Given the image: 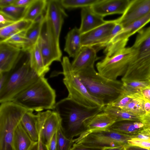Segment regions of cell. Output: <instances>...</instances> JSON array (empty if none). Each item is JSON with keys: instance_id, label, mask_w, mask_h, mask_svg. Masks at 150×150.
<instances>
[{"instance_id": "cell-46", "label": "cell", "mask_w": 150, "mask_h": 150, "mask_svg": "<svg viewBox=\"0 0 150 150\" xmlns=\"http://www.w3.org/2000/svg\"><path fill=\"white\" fill-rule=\"evenodd\" d=\"M140 118L146 127L150 128V115H145L140 117Z\"/></svg>"}, {"instance_id": "cell-35", "label": "cell", "mask_w": 150, "mask_h": 150, "mask_svg": "<svg viewBox=\"0 0 150 150\" xmlns=\"http://www.w3.org/2000/svg\"><path fill=\"white\" fill-rule=\"evenodd\" d=\"M57 150H70L73 145V138H68L65 135L62 127L57 132Z\"/></svg>"}, {"instance_id": "cell-48", "label": "cell", "mask_w": 150, "mask_h": 150, "mask_svg": "<svg viewBox=\"0 0 150 150\" xmlns=\"http://www.w3.org/2000/svg\"><path fill=\"white\" fill-rule=\"evenodd\" d=\"M125 150H149L138 146H132L128 144L125 146Z\"/></svg>"}, {"instance_id": "cell-7", "label": "cell", "mask_w": 150, "mask_h": 150, "mask_svg": "<svg viewBox=\"0 0 150 150\" xmlns=\"http://www.w3.org/2000/svg\"><path fill=\"white\" fill-rule=\"evenodd\" d=\"M28 110L12 101L0 103V150H14V130Z\"/></svg>"}, {"instance_id": "cell-13", "label": "cell", "mask_w": 150, "mask_h": 150, "mask_svg": "<svg viewBox=\"0 0 150 150\" xmlns=\"http://www.w3.org/2000/svg\"><path fill=\"white\" fill-rule=\"evenodd\" d=\"M22 52L21 48L0 42V72L10 71L15 67Z\"/></svg>"}, {"instance_id": "cell-9", "label": "cell", "mask_w": 150, "mask_h": 150, "mask_svg": "<svg viewBox=\"0 0 150 150\" xmlns=\"http://www.w3.org/2000/svg\"><path fill=\"white\" fill-rule=\"evenodd\" d=\"M134 52L132 46L125 47L110 57L105 56L96 64L98 72L107 78L116 80L126 72Z\"/></svg>"}, {"instance_id": "cell-22", "label": "cell", "mask_w": 150, "mask_h": 150, "mask_svg": "<svg viewBox=\"0 0 150 150\" xmlns=\"http://www.w3.org/2000/svg\"><path fill=\"white\" fill-rule=\"evenodd\" d=\"M81 34L79 29L75 27L68 32L65 37L64 50L69 57L74 58L82 47Z\"/></svg>"}, {"instance_id": "cell-45", "label": "cell", "mask_w": 150, "mask_h": 150, "mask_svg": "<svg viewBox=\"0 0 150 150\" xmlns=\"http://www.w3.org/2000/svg\"><path fill=\"white\" fill-rule=\"evenodd\" d=\"M42 126L38 127L39 131V139L38 141V150H48L47 146L43 144L42 141L41 137V130Z\"/></svg>"}, {"instance_id": "cell-3", "label": "cell", "mask_w": 150, "mask_h": 150, "mask_svg": "<svg viewBox=\"0 0 150 150\" xmlns=\"http://www.w3.org/2000/svg\"><path fill=\"white\" fill-rule=\"evenodd\" d=\"M56 98L55 90L45 76H41L11 101L28 110L39 112L45 110H54Z\"/></svg>"}, {"instance_id": "cell-51", "label": "cell", "mask_w": 150, "mask_h": 150, "mask_svg": "<svg viewBox=\"0 0 150 150\" xmlns=\"http://www.w3.org/2000/svg\"><path fill=\"white\" fill-rule=\"evenodd\" d=\"M29 150H38V142H35Z\"/></svg>"}, {"instance_id": "cell-24", "label": "cell", "mask_w": 150, "mask_h": 150, "mask_svg": "<svg viewBox=\"0 0 150 150\" xmlns=\"http://www.w3.org/2000/svg\"><path fill=\"white\" fill-rule=\"evenodd\" d=\"M33 112V110H28L22 117L20 123L32 140L36 142H38L39 139L38 116Z\"/></svg>"}, {"instance_id": "cell-4", "label": "cell", "mask_w": 150, "mask_h": 150, "mask_svg": "<svg viewBox=\"0 0 150 150\" xmlns=\"http://www.w3.org/2000/svg\"><path fill=\"white\" fill-rule=\"evenodd\" d=\"M105 107L88 108L67 97L56 103L54 110L62 119V127H66L73 138V134L74 137L82 127L84 128L85 122L103 111Z\"/></svg>"}, {"instance_id": "cell-21", "label": "cell", "mask_w": 150, "mask_h": 150, "mask_svg": "<svg viewBox=\"0 0 150 150\" xmlns=\"http://www.w3.org/2000/svg\"><path fill=\"white\" fill-rule=\"evenodd\" d=\"M27 52L29 54V57L31 68L39 77L45 76L50 69L47 68L45 65L38 41Z\"/></svg>"}, {"instance_id": "cell-19", "label": "cell", "mask_w": 150, "mask_h": 150, "mask_svg": "<svg viewBox=\"0 0 150 150\" xmlns=\"http://www.w3.org/2000/svg\"><path fill=\"white\" fill-rule=\"evenodd\" d=\"M116 121L115 117L103 111L87 120L84 127L88 131L103 130L108 129Z\"/></svg>"}, {"instance_id": "cell-39", "label": "cell", "mask_w": 150, "mask_h": 150, "mask_svg": "<svg viewBox=\"0 0 150 150\" xmlns=\"http://www.w3.org/2000/svg\"><path fill=\"white\" fill-rule=\"evenodd\" d=\"M133 138L144 140H150V128L147 127H145L137 134L133 135Z\"/></svg>"}, {"instance_id": "cell-41", "label": "cell", "mask_w": 150, "mask_h": 150, "mask_svg": "<svg viewBox=\"0 0 150 150\" xmlns=\"http://www.w3.org/2000/svg\"><path fill=\"white\" fill-rule=\"evenodd\" d=\"M33 0H15L12 5L22 8L27 7Z\"/></svg>"}, {"instance_id": "cell-2", "label": "cell", "mask_w": 150, "mask_h": 150, "mask_svg": "<svg viewBox=\"0 0 150 150\" xmlns=\"http://www.w3.org/2000/svg\"><path fill=\"white\" fill-rule=\"evenodd\" d=\"M138 33L132 46L134 50L133 55L121 78L124 81L150 79V26Z\"/></svg>"}, {"instance_id": "cell-14", "label": "cell", "mask_w": 150, "mask_h": 150, "mask_svg": "<svg viewBox=\"0 0 150 150\" xmlns=\"http://www.w3.org/2000/svg\"><path fill=\"white\" fill-rule=\"evenodd\" d=\"M59 0H47L45 16L50 23L57 37L59 36L64 19L67 16Z\"/></svg>"}, {"instance_id": "cell-31", "label": "cell", "mask_w": 150, "mask_h": 150, "mask_svg": "<svg viewBox=\"0 0 150 150\" xmlns=\"http://www.w3.org/2000/svg\"><path fill=\"white\" fill-rule=\"evenodd\" d=\"M124 93L131 96L139 93L141 90L150 85V79L122 82Z\"/></svg>"}, {"instance_id": "cell-30", "label": "cell", "mask_w": 150, "mask_h": 150, "mask_svg": "<svg viewBox=\"0 0 150 150\" xmlns=\"http://www.w3.org/2000/svg\"><path fill=\"white\" fill-rule=\"evenodd\" d=\"M103 111L117 118L116 121L124 120L140 121L139 117L132 114L121 108L110 105L105 106Z\"/></svg>"}, {"instance_id": "cell-37", "label": "cell", "mask_w": 150, "mask_h": 150, "mask_svg": "<svg viewBox=\"0 0 150 150\" xmlns=\"http://www.w3.org/2000/svg\"><path fill=\"white\" fill-rule=\"evenodd\" d=\"M128 144L148 149H150V140L133 138L128 141Z\"/></svg>"}, {"instance_id": "cell-26", "label": "cell", "mask_w": 150, "mask_h": 150, "mask_svg": "<svg viewBox=\"0 0 150 150\" xmlns=\"http://www.w3.org/2000/svg\"><path fill=\"white\" fill-rule=\"evenodd\" d=\"M34 142L20 122L14 131L13 139L14 150H29Z\"/></svg>"}, {"instance_id": "cell-28", "label": "cell", "mask_w": 150, "mask_h": 150, "mask_svg": "<svg viewBox=\"0 0 150 150\" xmlns=\"http://www.w3.org/2000/svg\"><path fill=\"white\" fill-rule=\"evenodd\" d=\"M32 22L23 19L16 21L6 27L0 28V41L4 40L14 34L25 31Z\"/></svg>"}, {"instance_id": "cell-32", "label": "cell", "mask_w": 150, "mask_h": 150, "mask_svg": "<svg viewBox=\"0 0 150 150\" xmlns=\"http://www.w3.org/2000/svg\"><path fill=\"white\" fill-rule=\"evenodd\" d=\"M26 8L20 7L12 5L0 8V12L16 21L23 19Z\"/></svg>"}, {"instance_id": "cell-20", "label": "cell", "mask_w": 150, "mask_h": 150, "mask_svg": "<svg viewBox=\"0 0 150 150\" xmlns=\"http://www.w3.org/2000/svg\"><path fill=\"white\" fill-rule=\"evenodd\" d=\"M81 22L79 30L81 34L88 32L105 23L103 17L94 12L88 7L81 8Z\"/></svg>"}, {"instance_id": "cell-36", "label": "cell", "mask_w": 150, "mask_h": 150, "mask_svg": "<svg viewBox=\"0 0 150 150\" xmlns=\"http://www.w3.org/2000/svg\"><path fill=\"white\" fill-rule=\"evenodd\" d=\"M133 98L132 96L127 95L123 93L110 105L121 108L129 103Z\"/></svg>"}, {"instance_id": "cell-25", "label": "cell", "mask_w": 150, "mask_h": 150, "mask_svg": "<svg viewBox=\"0 0 150 150\" xmlns=\"http://www.w3.org/2000/svg\"><path fill=\"white\" fill-rule=\"evenodd\" d=\"M47 0H33L26 8L23 19L34 22L43 17Z\"/></svg>"}, {"instance_id": "cell-17", "label": "cell", "mask_w": 150, "mask_h": 150, "mask_svg": "<svg viewBox=\"0 0 150 150\" xmlns=\"http://www.w3.org/2000/svg\"><path fill=\"white\" fill-rule=\"evenodd\" d=\"M97 51L93 47L82 46L71 63L72 70L76 74L85 69L94 66L98 59Z\"/></svg>"}, {"instance_id": "cell-12", "label": "cell", "mask_w": 150, "mask_h": 150, "mask_svg": "<svg viewBox=\"0 0 150 150\" xmlns=\"http://www.w3.org/2000/svg\"><path fill=\"white\" fill-rule=\"evenodd\" d=\"M150 12V0H132L116 22L124 28Z\"/></svg>"}, {"instance_id": "cell-42", "label": "cell", "mask_w": 150, "mask_h": 150, "mask_svg": "<svg viewBox=\"0 0 150 150\" xmlns=\"http://www.w3.org/2000/svg\"><path fill=\"white\" fill-rule=\"evenodd\" d=\"M57 132L53 135L47 145L48 150H57Z\"/></svg>"}, {"instance_id": "cell-16", "label": "cell", "mask_w": 150, "mask_h": 150, "mask_svg": "<svg viewBox=\"0 0 150 150\" xmlns=\"http://www.w3.org/2000/svg\"><path fill=\"white\" fill-rule=\"evenodd\" d=\"M150 22V12L123 28L112 39L107 45L114 46L128 41L130 36L138 33Z\"/></svg>"}, {"instance_id": "cell-44", "label": "cell", "mask_w": 150, "mask_h": 150, "mask_svg": "<svg viewBox=\"0 0 150 150\" xmlns=\"http://www.w3.org/2000/svg\"><path fill=\"white\" fill-rule=\"evenodd\" d=\"M101 149L91 148L81 145L73 144L70 150H102Z\"/></svg>"}, {"instance_id": "cell-23", "label": "cell", "mask_w": 150, "mask_h": 150, "mask_svg": "<svg viewBox=\"0 0 150 150\" xmlns=\"http://www.w3.org/2000/svg\"><path fill=\"white\" fill-rule=\"evenodd\" d=\"M146 127L140 121L124 120L116 122L108 129L122 134L134 135Z\"/></svg>"}, {"instance_id": "cell-34", "label": "cell", "mask_w": 150, "mask_h": 150, "mask_svg": "<svg viewBox=\"0 0 150 150\" xmlns=\"http://www.w3.org/2000/svg\"><path fill=\"white\" fill-rule=\"evenodd\" d=\"M25 31H21L13 34L8 38L0 41V42L8 43L21 48L22 51L27 43V40L25 35Z\"/></svg>"}, {"instance_id": "cell-6", "label": "cell", "mask_w": 150, "mask_h": 150, "mask_svg": "<svg viewBox=\"0 0 150 150\" xmlns=\"http://www.w3.org/2000/svg\"><path fill=\"white\" fill-rule=\"evenodd\" d=\"M40 77L31 68L29 57L19 67L9 71L7 80L0 90V103L11 101Z\"/></svg>"}, {"instance_id": "cell-11", "label": "cell", "mask_w": 150, "mask_h": 150, "mask_svg": "<svg viewBox=\"0 0 150 150\" xmlns=\"http://www.w3.org/2000/svg\"><path fill=\"white\" fill-rule=\"evenodd\" d=\"M115 19L107 21L103 24L81 34L82 47H93L96 51L105 48L112 39L123 28Z\"/></svg>"}, {"instance_id": "cell-43", "label": "cell", "mask_w": 150, "mask_h": 150, "mask_svg": "<svg viewBox=\"0 0 150 150\" xmlns=\"http://www.w3.org/2000/svg\"><path fill=\"white\" fill-rule=\"evenodd\" d=\"M9 71L0 72V90L4 87L7 80Z\"/></svg>"}, {"instance_id": "cell-15", "label": "cell", "mask_w": 150, "mask_h": 150, "mask_svg": "<svg viewBox=\"0 0 150 150\" xmlns=\"http://www.w3.org/2000/svg\"><path fill=\"white\" fill-rule=\"evenodd\" d=\"M129 0H99L91 8L100 16L104 17L115 14H123L127 7Z\"/></svg>"}, {"instance_id": "cell-27", "label": "cell", "mask_w": 150, "mask_h": 150, "mask_svg": "<svg viewBox=\"0 0 150 150\" xmlns=\"http://www.w3.org/2000/svg\"><path fill=\"white\" fill-rule=\"evenodd\" d=\"M44 18L41 20L32 22L25 30V35L27 43L23 50V52H28L38 41L40 34Z\"/></svg>"}, {"instance_id": "cell-29", "label": "cell", "mask_w": 150, "mask_h": 150, "mask_svg": "<svg viewBox=\"0 0 150 150\" xmlns=\"http://www.w3.org/2000/svg\"><path fill=\"white\" fill-rule=\"evenodd\" d=\"M132 97L133 99L121 109L139 117L145 115L144 100L138 96Z\"/></svg>"}, {"instance_id": "cell-1", "label": "cell", "mask_w": 150, "mask_h": 150, "mask_svg": "<svg viewBox=\"0 0 150 150\" xmlns=\"http://www.w3.org/2000/svg\"><path fill=\"white\" fill-rule=\"evenodd\" d=\"M76 74L89 93L101 101L105 106L111 104L124 93L122 81L103 76L96 70L94 66Z\"/></svg>"}, {"instance_id": "cell-50", "label": "cell", "mask_w": 150, "mask_h": 150, "mask_svg": "<svg viewBox=\"0 0 150 150\" xmlns=\"http://www.w3.org/2000/svg\"><path fill=\"white\" fill-rule=\"evenodd\" d=\"M125 146L114 147H109L102 149V150H125Z\"/></svg>"}, {"instance_id": "cell-10", "label": "cell", "mask_w": 150, "mask_h": 150, "mask_svg": "<svg viewBox=\"0 0 150 150\" xmlns=\"http://www.w3.org/2000/svg\"><path fill=\"white\" fill-rule=\"evenodd\" d=\"M38 42L47 68L50 69V66L54 61L61 62L62 53L59 46V38L45 16Z\"/></svg>"}, {"instance_id": "cell-33", "label": "cell", "mask_w": 150, "mask_h": 150, "mask_svg": "<svg viewBox=\"0 0 150 150\" xmlns=\"http://www.w3.org/2000/svg\"><path fill=\"white\" fill-rule=\"evenodd\" d=\"M99 0H59L62 6L67 9L91 7Z\"/></svg>"}, {"instance_id": "cell-52", "label": "cell", "mask_w": 150, "mask_h": 150, "mask_svg": "<svg viewBox=\"0 0 150 150\" xmlns=\"http://www.w3.org/2000/svg\"><path fill=\"white\" fill-rule=\"evenodd\" d=\"M149 150H150V149H149Z\"/></svg>"}, {"instance_id": "cell-53", "label": "cell", "mask_w": 150, "mask_h": 150, "mask_svg": "<svg viewBox=\"0 0 150 150\" xmlns=\"http://www.w3.org/2000/svg\"></svg>"}, {"instance_id": "cell-38", "label": "cell", "mask_w": 150, "mask_h": 150, "mask_svg": "<svg viewBox=\"0 0 150 150\" xmlns=\"http://www.w3.org/2000/svg\"><path fill=\"white\" fill-rule=\"evenodd\" d=\"M16 21L0 12V28L7 26Z\"/></svg>"}, {"instance_id": "cell-49", "label": "cell", "mask_w": 150, "mask_h": 150, "mask_svg": "<svg viewBox=\"0 0 150 150\" xmlns=\"http://www.w3.org/2000/svg\"><path fill=\"white\" fill-rule=\"evenodd\" d=\"M144 100L145 115H147L150 113V102L146 100Z\"/></svg>"}, {"instance_id": "cell-47", "label": "cell", "mask_w": 150, "mask_h": 150, "mask_svg": "<svg viewBox=\"0 0 150 150\" xmlns=\"http://www.w3.org/2000/svg\"><path fill=\"white\" fill-rule=\"evenodd\" d=\"M15 0H0V8L13 5Z\"/></svg>"}, {"instance_id": "cell-18", "label": "cell", "mask_w": 150, "mask_h": 150, "mask_svg": "<svg viewBox=\"0 0 150 150\" xmlns=\"http://www.w3.org/2000/svg\"><path fill=\"white\" fill-rule=\"evenodd\" d=\"M62 127V119L59 114L54 110H50L41 130L42 143L47 146L54 134Z\"/></svg>"}, {"instance_id": "cell-8", "label": "cell", "mask_w": 150, "mask_h": 150, "mask_svg": "<svg viewBox=\"0 0 150 150\" xmlns=\"http://www.w3.org/2000/svg\"><path fill=\"white\" fill-rule=\"evenodd\" d=\"M133 135L125 134L111 130L88 131L85 130L80 133L76 138L73 139V144L94 148L103 149L125 146Z\"/></svg>"}, {"instance_id": "cell-40", "label": "cell", "mask_w": 150, "mask_h": 150, "mask_svg": "<svg viewBox=\"0 0 150 150\" xmlns=\"http://www.w3.org/2000/svg\"><path fill=\"white\" fill-rule=\"evenodd\" d=\"M139 94L144 100L150 102V85L142 89Z\"/></svg>"}, {"instance_id": "cell-5", "label": "cell", "mask_w": 150, "mask_h": 150, "mask_svg": "<svg viewBox=\"0 0 150 150\" xmlns=\"http://www.w3.org/2000/svg\"><path fill=\"white\" fill-rule=\"evenodd\" d=\"M63 82L68 95L67 97L76 103L88 108L105 107L102 102L91 95L78 75L72 70L69 58L64 57L61 62Z\"/></svg>"}]
</instances>
